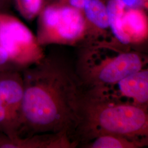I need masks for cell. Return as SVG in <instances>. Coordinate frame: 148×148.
I'll list each match as a JSON object with an SVG mask.
<instances>
[{"instance_id": "6da1fadb", "label": "cell", "mask_w": 148, "mask_h": 148, "mask_svg": "<svg viewBox=\"0 0 148 148\" xmlns=\"http://www.w3.org/2000/svg\"><path fill=\"white\" fill-rule=\"evenodd\" d=\"M23 97L17 136L66 132L71 138L81 86L74 69L46 54L21 71Z\"/></svg>"}, {"instance_id": "7a4b0ae2", "label": "cell", "mask_w": 148, "mask_h": 148, "mask_svg": "<svg viewBox=\"0 0 148 148\" xmlns=\"http://www.w3.org/2000/svg\"><path fill=\"white\" fill-rule=\"evenodd\" d=\"M148 108L109 101L81 88L71 138L78 146L105 135L148 139Z\"/></svg>"}, {"instance_id": "3957f363", "label": "cell", "mask_w": 148, "mask_h": 148, "mask_svg": "<svg viewBox=\"0 0 148 148\" xmlns=\"http://www.w3.org/2000/svg\"><path fill=\"white\" fill-rule=\"evenodd\" d=\"M147 64V57L131 48L95 45L84 47L74 70L81 88L93 90L115 84Z\"/></svg>"}, {"instance_id": "277c9868", "label": "cell", "mask_w": 148, "mask_h": 148, "mask_svg": "<svg viewBox=\"0 0 148 148\" xmlns=\"http://www.w3.org/2000/svg\"><path fill=\"white\" fill-rule=\"evenodd\" d=\"M37 19L36 36L43 47L84 45L87 29L82 11L66 4L51 2L45 7Z\"/></svg>"}, {"instance_id": "5b68a950", "label": "cell", "mask_w": 148, "mask_h": 148, "mask_svg": "<svg viewBox=\"0 0 148 148\" xmlns=\"http://www.w3.org/2000/svg\"><path fill=\"white\" fill-rule=\"evenodd\" d=\"M0 46L19 71L37 63L46 55L36 36L10 12H0Z\"/></svg>"}, {"instance_id": "8992f818", "label": "cell", "mask_w": 148, "mask_h": 148, "mask_svg": "<svg viewBox=\"0 0 148 148\" xmlns=\"http://www.w3.org/2000/svg\"><path fill=\"white\" fill-rule=\"evenodd\" d=\"M23 97L21 71L0 72V133L17 136L20 126Z\"/></svg>"}, {"instance_id": "52a82bcc", "label": "cell", "mask_w": 148, "mask_h": 148, "mask_svg": "<svg viewBox=\"0 0 148 148\" xmlns=\"http://www.w3.org/2000/svg\"><path fill=\"white\" fill-rule=\"evenodd\" d=\"M86 90L117 103L148 106V68L141 69L112 85Z\"/></svg>"}, {"instance_id": "ba28073f", "label": "cell", "mask_w": 148, "mask_h": 148, "mask_svg": "<svg viewBox=\"0 0 148 148\" xmlns=\"http://www.w3.org/2000/svg\"><path fill=\"white\" fill-rule=\"evenodd\" d=\"M77 144L68 133H48L10 138L0 133V148H74Z\"/></svg>"}, {"instance_id": "9c48e42d", "label": "cell", "mask_w": 148, "mask_h": 148, "mask_svg": "<svg viewBox=\"0 0 148 148\" xmlns=\"http://www.w3.org/2000/svg\"><path fill=\"white\" fill-rule=\"evenodd\" d=\"M147 10L142 8L126 9L122 17L120 36L117 43L131 48L148 40V17Z\"/></svg>"}, {"instance_id": "30bf717a", "label": "cell", "mask_w": 148, "mask_h": 148, "mask_svg": "<svg viewBox=\"0 0 148 148\" xmlns=\"http://www.w3.org/2000/svg\"><path fill=\"white\" fill-rule=\"evenodd\" d=\"M148 145V139H134L116 135L96 138L81 145L85 148H141Z\"/></svg>"}, {"instance_id": "8fae6325", "label": "cell", "mask_w": 148, "mask_h": 148, "mask_svg": "<svg viewBox=\"0 0 148 148\" xmlns=\"http://www.w3.org/2000/svg\"><path fill=\"white\" fill-rule=\"evenodd\" d=\"M13 7L27 21L36 19L49 0H12Z\"/></svg>"}, {"instance_id": "7c38bea8", "label": "cell", "mask_w": 148, "mask_h": 148, "mask_svg": "<svg viewBox=\"0 0 148 148\" xmlns=\"http://www.w3.org/2000/svg\"><path fill=\"white\" fill-rule=\"evenodd\" d=\"M16 70L5 51L0 46V72Z\"/></svg>"}, {"instance_id": "4fadbf2b", "label": "cell", "mask_w": 148, "mask_h": 148, "mask_svg": "<svg viewBox=\"0 0 148 148\" xmlns=\"http://www.w3.org/2000/svg\"><path fill=\"white\" fill-rule=\"evenodd\" d=\"M126 9L142 8L148 10V0H121Z\"/></svg>"}, {"instance_id": "5bb4252c", "label": "cell", "mask_w": 148, "mask_h": 148, "mask_svg": "<svg viewBox=\"0 0 148 148\" xmlns=\"http://www.w3.org/2000/svg\"><path fill=\"white\" fill-rule=\"evenodd\" d=\"M89 1L90 0H68L66 4L75 9L82 11Z\"/></svg>"}, {"instance_id": "9a60e30c", "label": "cell", "mask_w": 148, "mask_h": 148, "mask_svg": "<svg viewBox=\"0 0 148 148\" xmlns=\"http://www.w3.org/2000/svg\"><path fill=\"white\" fill-rule=\"evenodd\" d=\"M12 7V0H0V12H10Z\"/></svg>"}]
</instances>
